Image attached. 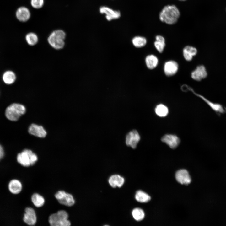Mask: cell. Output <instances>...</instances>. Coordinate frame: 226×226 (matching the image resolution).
I'll use <instances>...</instances> for the list:
<instances>
[{
  "mask_svg": "<svg viewBox=\"0 0 226 226\" xmlns=\"http://www.w3.org/2000/svg\"><path fill=\"white\" fill-rule=\"evenodd\" d=\"M180 15L178 8L174 5H168L165 6L159 14V18L162 22L169 24L175 23Z\"/></svg>",
  "mask_w": 226,
  "mask_h": 226,
  "instance_id": "obj_1",
  "label": "cell"
},
{
  "mask_svg": "<svg viewBox=\"0 0 226 226\" xmlns=\"http://www.w3.org/2000/svg\"><path fill=\"white\" fill-rule=\"evenodd\" d=\"M26 108L23 105L13 103L8 106L6 109L5 115L6 118L12 121H18L26 112Z\"/></svg>",
  "mask_w": 226,
  "mask_h": 226,
  "instance_id": "obj_2",
  "label": "cell"
},
{
  "mask_svg": "<svg viewBox=\"0 0 226 226\" xmlns=\"http://www.w3.org/2000/svg\"><path fill=\"white\" fill-rule=\"evenodd\" d=\"M66 36L65 33L62 30H54L51 33L48 37V42L55 49H62L65 46L64 40Z\"/></svg>",
  "mask_w": 226,
  "mask_h": 226,
  "instance_id": "obj_3",
  "label": "cell"
},
{
  "mask_svg": "<svg viewBox=\"0 0 226 226\" xmlns=\"http://www.w3.org/2000/svg\"><path fill=\"white\" fill-rule=\"evenodd\" d=\"M68 215L67 212L61 210L50 215L48 221L51 226H69L71 223L68 220Z\"/></svg>",
  "mask_w": 226,
  "mask_h": 226,
  "instance_id": "obj_4",
  "label": "cell"
},
{
  "mask_svg": "<svg viewBox=\"0 0 226 226\" xmlns=\"http://www.w3.org/2000/svg\"><path fill=\"white\" fill-rule=\"evenodd\" d=\"M37 155L32 150L25 149L17 156L18 162L22 166L28 167L35 164L38 160Z\"/></svg>",
  "mask_w": 226,
  "mask_h": 226,
  "instance_id": "obj_5",
  "label": "cell"
},
{
  "mask_svg": "<svg viewBox=\"0 0 226 226\" xmlns=\"http://www.w3.org/2000/svg\"><path fill=\"white\" fill-rule=\"evenodd\" d=\"M55 196L58 202L62 204L70 207L75 204V201L73 195L64 191H58Z\"/></svg>",
  "mask_w": 226,
  "mask_h": 226,
  "instance_id": "obj_6",
  "label": "cell"
},
{
  "mask_svg": "<svg viewBox=\"0 0 226 226\" xmlns=\"http://www.w3.org/2000/svg\"><path fill=\"white\" fill-rule=\"evenodd\" d=\"M188 90L191 91L195 95L199 97L206 103L214 111L217 113L223 114L226 112V109L221 104L212 102L202 95L196 93L191 88L187 87Z\"/></svg>",
  "mask_w": 226,
  "mask_h": 226,
  "instance_id": "obj_7",
  "label": "cell"
},
{
  "mask_svg": "<svg viewBox=\"0 0 226 226\" xmlns=\"http://www.w3.org/2000/svg\"><path fill=\"white\" fill-rule=\"evenodd\" d=\"M99 11L100 13L105 14L106 19L108 21L118 19L121 16V13L119 11L114 10L105 6L100 7Z\"/></svg>",
  "mask_w": 226,
  "mask_h": 226,
  "instance_id": "obj_8",
  "label": "cell"
},
{
  "mask_svg": "<svg viewBox=\"0 0 226 226\" xmlns=\"http://www.w3.org/2000/svg\"><path fill=\"white\" fill-rule=\"evenodd\" d=\"M140 138V136L137 131H131L128 132L126 136V144L127 146L135 148L137 146Z\"/></svg>",
  "mask_w": 226,
  "mask_h": 226,
  "instance_id": "obj_9",
  "label": "cell"
},
{
  "mask_svg": "<svg viewBox=\"0 0 226 226\" xmlns=\"http://www.w3.org/2000/svg\"><path fill=\"white\" fill-rule=\"evenodd\" d=\"M161 141L166 144L172 149L176 148L179 145L180 140L176 135L167 134L164 135L161 138Z\"/></svg>",
  "mask_w": 226,
  "mask_h": 226,
  "instance_id": "obj_10",
  "label": "cell"
},
{
  "mask_svg": "<svg viewBox=\"0 0 226 226\" xmlns=\"http://www.w3.org/2000/svg\"><path fill=\"white\" fill-rule=\"evenodd\" d=\"M23 220L27 225H35L37 221V217L35 210L33 208L28 207L25 208Z\"/></svg>",
  "mask_w": 226,
  "mask_h": 226,
  "instance_id": "obj_11",
  "label": "cell"
},
{
  "mask_svg": "<svg viewBox=\"0 0 226 226\" xmlns=\"http://www.w3.org/2000/svg\"><path fill=\"white\" fill-rule=\"evenodd\" d=\"M28 132L30 134L39 138H44L47 135V132L43 126L33 123L29 126Z\"/></svg>",
  "mask_w": 226,
  "mask_h": 226,
  "instance_id": "obj_12",
  "label": "cell"
},
{
  "mask_svg": "<svg viewBox=\"0 0 226 226\" xmlns=\"http://www.w3.org/2000/svg\"><path fill=\"white\" fill-rule=\"evenodd\" d=\"M207 73L205 67L203 65L198 66L191 73V77L194 80L200 81L206 78Z\"/></svg>",
  "mask_w": 226,
  "mask_h": 226,
  "instance_id": "obj_13",
  "label": "cell"
},
{
  "mask_svg": "<svg viewBox=\"0 0 226 226\" xmlns=\"http://www.w3.org/2000/svg\"><path fill=\"white\" fill-rule=\"evenodd\" d=\"M175 178L177 181L182 184L188 185L191 181L188 172L185 169L178 170L176 173Z\"/></svg>",
  "mask_w": 226,
  "mask_h": 226,
  "instance_id": "obj_14",
  "label": "cell"
},
{
  "mask_svg": "<svg viewBox=\"0 0 226 226\" xmlns=\"http://www.w3.org/2000/svg\"><path fill=\"white\" fill-rule=\"evenodd\" d=\"M178 65L174 61H169L166 62L164 66V71L167 76H171L175 74L178 71Z\"/></svg>",
  "mask_w": 226,
  "mask_h": 226,
  "instance_id": "obj_15",
  "label": "cell"
},
{
  "mask_svg": "<svg viewBox=\"0 0 226 226\" xmlns=\"http://www.w3.org/2000/svg\"><path fill=\"white\" fill-rule=\"evenodd\" d=\"M16 16L17 19L22 22L28 21L30 18V13L29 9L24 7H19L16 12Z\"/></svg>",
  "mask_w": 226,
  "mask_h": 226,
  "instance_id": "obj_16",
  "label": "cell"
},
{
  "mask_svg": "<svg viewBox=\"0 0 226 226\" xmlns=\"http://www.w3.org/2000/svg\"><path fill=\"white\" fill-rule=\"evenodd\" d=\"M3 82L6 84L10 85L13 84L16 79V76L12 70H7L5 71L2 76Z\"/></svg>",
  "mask_w": 226,
  "mask_h": 226,
  "instance_id": "obj_17",
  "label": "cell"
},
{
  "mask_svg": "<svg viewBox=\"0 0 226 226\" xmlns=\"http://www.w3.org/2000/svg\"><path fill=\"white\" fill-rule=\"evenodd\" d=\"M124 178L118 175H114L111 176L109 179V183L113 188L121 187L123 185Z\"/></svg>",
  "mask_w": 226,
  "mask_h": 226,
  "instance_id": "obj_18",
  "label": "cell"
},
{
  "mask_svg": "<svg viewBox=\"0 0 226 226\" xmlns=\"http://www.w3.org/2000/svg\"><path fill=\"white\" fill-rule=\"evenodd\" d=\"M197 49L190 46H186L183 50V55L186 60L187 61L191 60L193 57L197 53Z\"/></svg>",
  "mask_w": 226,
  "mask_h": 226,
  "instance_id": "obj_19",
  "label": "cell"
},
{
  "mask_svg": "<svg viewBox=\"0 0 226 226\" xmlns=\"http://www.w3.org/2000/svg\"><path fill=\"white\" fill-rule=\"evenodd\" d=\"M22 188L21 183L17 180H12L8 184V189L9 191L14 194H17L20 193L22 189Z\"/></svg>",
  "mask_w": 226,
  "mask_h": 226,
  "instance_id": "obj_20",
  "label": "cell"
},
{
  "mask_svg": "<svg viewBox=\"0 0 226 226\" xmlns=\"http://www.w3.org/2000/svg\"><path fill=\"white\" fill-rule=\"evenodd\" d=\"M145 62L147 67L150 69L155 68L158 63L157 57L153 55L148 56L145 59Z\"/></svg>",
  "mask_w": 226,
  "mask_h": 226,
  "instance_id": "obj_21",
  "label": "cell"
},
{
  "mask_svg": "<svg viewBox=\"0 0 226 226\" xmlns=\"http://www.w3.org/2000/svg\"><path fill=\"white\" fill-rule=\"evenodd\" d=\"M156 114L160 117H164L167 116L169 113L168 108L163 104L157 105L155 108Z\"/></svg>",
  "mask_w": 226,
  "mask_h": 226,
  "instance_id": "obj_22",
  "label": "cell"
},
{
  "mask_svg": "<svg viewBox=\"0 0 226 226\" xmlns=\"http://www.w3.org/2000/svg\"><path fill=\"white\" fill-rule=\"evenodd\" d=\"M31 200L34 205L37 207L43 206L45 202L43 196L37 193L33 194L31 197Z\"/></svg>",
  "mask_w": 226,
  "mask_h": 226,
  "instance_id": "obj_23",
  "label": "cell"
},
{
  "mask_svg": "<svg viewBox=\"0 0 226 226\" xmlns=\"http://www.w3.org/2000/svg\"><path fill=\"white\" fill-rule=\"evenodd\" d=\"M156 40L154 43L155 47L159 53H162L165 46V39L162 36L158 35L156 36Z\"/></svg>",
  "mask_w": 226,
  "mask_h": 226,
  "instance_id": "obj_24",
  "label": "cell"
},
{
  "mask_svg": "<svg viewBox=\"0 0 226 226\" xmlns=\"http://www.w3.org/2000/svg\"><path fill=\"white\" fill-rule=\"evenodd\" d=\"M136 200L140 202L145 203L149 202L151 197L147 194L141 190L137 191L135 195Z\"/></svg>",
  "mask_w": 226,
  "mask_h": 226,
  "instance_id": "obj_25",
  "label": "cell"
},
{
  "mask_svg": "<svg viewBox=\"0 0 226 226\" xmlns=\"http://www.w3.org/2000/svg\"><path fill=\"white\" fill-rule=\"evenodd\" d=\"M132 42L136 47L140 48L145 46L147 43L146 39L141 36H135L132 40Z\"/></svg>",
  "mask_w": 226,
  "mask_h": 226,
  "instance_id": "obj_26",
  "label": "cell"
},
{
  "mask_svg": "<svg viewBox=\"0 0 226 226\" xmlns=\"http://www.w3.org/2000/svg\"><path fill=\"white\" fill-rule=\"evenodd\" d=\"M25 40L28 44L31 46L36 45L38 40L37 35L33 32L28 33L25 36Z\"/></svg>",
  "mask_w": 226,
  "mask_h": 226,
  "instance_id": "obj_27",
  "label": "cell"
},
{
  "mask_svg": "<svg viewBox=\"0 0 226 226\" xmlns=\"http://www.w3.org/2000/svg\"><path fill=\"white\" fill-rule=\"evenodd\" d=\"M132 214L133 218L137 221L142 220L145 216L143 211L138 208L134 209L132 211Z\"/></svg>",
  "mask_w": 226,
  "mask_h": 226,
  "instance_id": "obj_28",
  "label": "cell"
},
{
  "mask_svg": "<svg viewBox=\"0 0 226 226\" xmlns=\"http://www.w3.org/2000/svg\"><path fill=\"white\" fill-rule=\"evenodd\" d=\"M44 3V0H31V4L32 6L36 9L42 8Z\"/></svg>",
  "mask_w": 226,
  "mask_h": 226,
  "instance_id": "obj_29",
  "label": "cell"
},
{
  "mask_svg": "<svg viewBox=\"0 0 226 226\" xmlns=\"http://www.w3.org/2000/svg\"><path fill=\"white\" fill-rule=\"evenodd\" d=\"M4 156V151L2 146L0 144V160Z\"/></svg>",
  "mask_w": 226,
  "mask_h": 226,
  "instance_id": "obj_30",
  "label": "cell"
},
{
  "mask_svg": "<svg viewBox=\"0 0 226 226\" xmlns=\"http://www.w3.org/2000/svg\"><path fill=\"white\" fill-rule=\"evenodd\" d=\"M180 0V1H185V0Z\"/></svg>",
  "mask_w": 226,
  "mask_h": 226,
  "instance_id": "obj_31",
  "label": "cell"
}]
</instances>
